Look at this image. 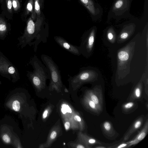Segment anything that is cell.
<instances>
[{
    "label": "cell",
    "instance_id": "d6a6232c",
    "mask_svg": "<svg viewBox=\"0 0 148 148\" xmlns=\"http://www.w3.org/2000/svg\"><path fill=\"white\" fill-rule=\"evenodd\" d=\"M3 0H0V3H1V4H2V3H3Z\"/></svg>",
    "mask_w": 148,
    "mask_h": 148
},
{
    "label": "cell",
    "instance_id": "4dcf8cb0",
    "mask_svg": "<svg viewBox=\"0 0 148 148\" xmlns=\"http://www.w3.org/2000/svg\"><path fill=\"white\" fill-rule=\"evenodd\" d=\"M98 145L97 146H96L95 147V148H105L107 147H106L102 145Z\"/></svg>",
    "mask_w": 148,
    "mask_h": 148
},
{
    "label": "cell",
    "instance_id": "7402d4cb",
    "mask_svg": "<svg viewBox=\"0 0 148 148\" xmlns=\"http://www.w3.org/2000/svg\"><path fill=\"white\" fill-rule=\"evenodd\" d=\"M13 10L17 13L19 12L21 8L20 3L19 0H12Z\"/></svg>",
    "mask_w": 148,
    "mask_h": 148
},
{
    "label": "cell",
    "instance_id": "ffe728a7",
    "mask_svg": "<svg viewBox=\"0 0 148 148\" xmlns=\"http://www.w3.org/2000/svg\"><path fill=\"white\" fill-rule=\"evenodd\" d=\"M119 59L121 61L127 60L129 58L128 53L125 51H121L119 52L118 54Z\"/></svg>",
    "mask_w": 148,
    "mask_h": 148
},
{
    "label": "cell",
    "instance_id": "f1b7e54d",
    "mask_svg": "<svg viewBox=\"0 0 148 148\" xmlns=\"http://www.w3.org/2000/svg\"><path fill=\"white\" fill-rule=\"evenodd\" d=\"M128 34L126 32H123L120 35V37L121 39H125L128 36Z\"/></svg>",
    "mask_w": 148,
    "mask_h": 148
},
{
    "label": "cell",
    "instance_id": "603a6c76",
    "mask_svg": "<svg viewBox=\"0 0 148 148\" xmlns=\"http://www.w3.org/2000/svg\"><path fill=\"white\" fill-rule=\"evenodd\" d=\"M61 111L64 115H65L67 113H71L72 110L68 105L65 103L61 105Z\"/></svg>",
    "mask_w": 148,
    "mask_h": 148
},
{
    "label": "cell",
    "instance_id": "484cf974",
    "mask_svg": "<svg viewBox=\"0 0 148 148\" xmlns=\"http://www.w3.org/2000/svg\"><path fill=\"white\" fill-rule=\"evenodd\" d=\"M113 147L116 148H128V144L127 142L123 143L116 145V146L114 147Z\"/></svg>",
    "mask_w": 148,
    "mask_h": 148
},
{
    "label": "cell",
    "instance_id": "9a60e30c",
    "mask_svg": "<svg viewBox=\"0 0 148 148\" xmlns=\"http://www.w3.org/2000/svg\"><path fill=\"white\" fill-rule=\"evenodd\" d=\"M142 91V84L140 83L134 88L130 96L129 101H134L140 99L141 97Z\"/></svg>",
    "mask_w": 148,
    "mask_h": 148
},
{
    "label": "cell",
    "instance_id": "52a82bcc",
    "mask_svg": "<svg viewBox=\"0 0 148 148\" xmlns=\"http://www.w3.org/2000/svg\"><path fill=\"white\" fill-rule=\"evenodd\" d=\"M148 132V119H147L144 125L136 136L133 139L126 142L128 148L136 145L143 140L147 135Z\"/></svg>",
    "mask_w": 148,
    "mask_h": 148
},
{
    "label": "cell",
    "instance_id": "8992f818",
    "mask_svg": "<svg viewBox=\"0 0 148 148\" xmlns=\"http://www.w3.org/2000/svg\"><path fill=\"white\" fill-rule=\"evenodd\" d=\"M85 94L99 108L103 110V97L101 89L97 87L88 90L86 91Z\"/></svg>",
    "mask_w": 148,
    "mask_h": 148
},
{
    "label": "cell",
    "instance_id": "4fadbf2b",
    "mask_svg": "<svg viewBox=\"0 0 148 148\" xmlns=\"http://www.w3.org/2000/svg\"><path fill=\"white\" fill-rule=\"evenodd\" d=\"M1 4L3 15L8 19H12L13 13L12 0H3Z\"/></svg>",
    "mask_w": 148,
    "mask_h": 148
},
{
    "label": "cell",
    "instance_id": "6da1fadb",
    "mask_svg": "<svg viewBox=\"0 0 148 148\" xmlns=\"http://www.w3.org/2000/svg\"><path fill=\"white\" fill-rule=\"evenodd\" d=\"M29 64L33 70L27 71L26 76L36 90L40 92L46 88L47 80L50 79L49 71L35 55L30 60Z\"/></svg>",
    "mask_w": 148,
    "mask_h": 148
},
{
    "label": "cell",
    "instance_id": "9c48e42d",
    "mask_svg": "<svg viewBox=\"0 0 148 148\" xmlns=\"http://www.w3.org/2000/svg\"><path fill=\"white\" fill-rule=\"evenodd\" d=\"M143 121L144 118L143 116L136 119L125 134L123 140L125 141L128 140L133 134L139 129L142 125Z\"/></svg>",
    "mask_w": 148,
    "mask_h": 148
},
{
    "label": "cell",
    "instance_id": "5b68a950",
    "mask_svg": "<svg viewBox=\"0 0 148 148\" xmlns=\"http://www.w3.org/2000/svg\"><path fill=\"white\" fill-rule=\"evenodd\" d=\"M54 39L60 47L68 52L77 56L81 54L79 46L72 44L62 37L56 36Z\"/></svg>",
    "mask_w": 148,
    "mask_h": 148
},
{
    "label": "cell",
    "instance_id": "83f0119b",
    "mask_svg": "<svg viewBox=\"0 0 148 148\" xmlns=\"http://www.w3.org/2000/svg\"><path fill=\"white\" fill-rule=\"evenodd\" d=\"M123 3V1L122 0L117 1L115 4V7L116 8H119L122 6Z\"/></svg>",
    "mask_w": 148,
    "mask_h": 148
},
{
    "label": "cell",
    "instance_id": "ba28073f",
    "mask_svg": "<svg viewBox=\"0 0 148 148\" xmlns=\"http://www.w3.org/2000/svg\"><path fill=\"white\" fill-rule=\"evenodd\" d=\"M60 127L59 125L54 126L50 132L46 142L44 144L41 145L39 147H50L58 136L60 132Z\"/></svg>",
    "mask_w": 148,
    "mask_h": 148
},
{
    "label": "cell",
    "instance_id": "ac0fdd59",
    "mask_svg": "<svg viewBox=\"0 0 148 148\" xmlns=\"http://www.w3.org/2000/svg\"><path fill=\"white\" fill-rule=\"evenodd\" d=\"M78 140L75 143L70 144V146L72 147L76 148H89L86 144L81 140L78 138Z\"/></svg>",
    "mask_w": 148,
    "mask_h": 148
},
{
    "label": "cell",
    "instance_id": "4316f807",
    "mask_svg": "<svg viewBox=\"0 0 148 148\" xmlns=\"http://www.w3.org/2000/svg\"><path fill=\"white\" fill-rule=\"evenodd\" d=\"M50 109L49 107H48L44 110L42 115V117L43 119H45L47 116L50 112Z\"/></svg>",
    "mask_w": 148,
    "mask_h": 148
},
{
    "label": "cell",
    "instance_id": "1f68e13d",
    "mask_svg": "<svg viewBox=\"0 0 148 148\" xmlns=\"http://www.w3.org/2000/svg\"><path fill=\"white\" fill-rule=\"evenodd\" d=\"M64 90L65 91V92H69V91L67 89V88H64Z\"/></svg>",
    "mask_w": 148,
    "mask_h": 148
},
{
    "label": "cell",
    "instance_id": "f546056e",
    "mask_svg": "<svg viewBox=\"0 0 148 148\" xmlns=\"http://www.w3.org/2000/svg\"><path fill=\"white\" fill-rule=\"evenodd\" d=\"M108 38L110 40H112L113 38V34L111 32H109L108 34Z\"/></svg>",
    "mask_w": 148,
    "mask_h": 148
},
{
    "label": "cell",
    "instance_id": "3957f363",
    "mask_svg": "<svg viewBox=\"0 0 148 148\" xmlns=\"http://www.w3.org/2000/svg\"><path fill=\"white\" fill-rule=\"evenodd\" d=\"M0 75L13 83L20 79L17 69L0 51Z\"/></svg>",
    "mask_w": 148,
    "mask_h": 148
},
{
    "label": "cell",
    "instance_id": "44dd1931",
    "mask_svg": "<svg viewBox=\"0 0 148 148\" xmlns=\"http://www.w3.org/2000/svg\"><path fill=\"white\" fill-rule=\"evenodd\" d=\"M136 104L134 101H129L123 105V110L125 111H127L131 110L135 106Z\"/></svg>",
    "mask_w": 148,
    "mask_h": 148
},
{
    "label": "cell",
    "instance_id": "cb8c5ba5",
    "mask_svg": "<svg viewBox=\"0 0 148 148\" xmlns=\"http://www.w3.org/2000/svg\"><path fill=\"white\" fill-rule=\"evenodd\" d=\"M33 0H29L26 6V14H28L29 12H32L33 10Z\"/></svg>",
    "mask_w": 148,
    "mask_h": 148
},
{
    "label": "cell",
    "instance_id": "e0dca14e",
    "mask_svg": "<svg viewBox=\"0 0 148 148\" xmlns=\"http://www.w3.org/2000/svg\"><path fill=\"white\" fill-rule=\"evenodd\" d=\"M81 2L92 14L95 13V10L93 3L91 0H80Z\"/></svg>",
    "mask_w": 148,
    "mask_h": 148
},
{
    "label": "cell",
    "instance_id": "30bf717a",
    "mask_svg": "<svg viewBox=\"0 0 148 148\" xmlns=\"http://www.w3.org/2000/svg\"><path fill=\"white\" fill-rule=\"evenodd\" d=\"M11 30V25L1 14H0V39L4 40Z\"/></svg>",
    "mask_w": 148,
    "mask_h": 148
},
{
    "label": "cell",
    "instance_id": "7a4b0ae2",
    "mask_svg": "<svg viewBox=\"0 0 148 148\" xmlns=\"http://www.w3.org/2000/svg\"><path fill=\"white\" fill-rule=\"evenodd\" d=\"M41 60L48 69L50 74L49 91L55 90L57 92H62L64 85L59 67L51 57L45 54L41 55Z\"/></svg>",
    "mask_w": 148,
    "mask_h": 148
},
{
    "label": "cell",
    "instance_id": "d6986e66",
    "mask_svg": "<svg viewBox=\"0 0 148 148\" xmlns=\"http://www.w3.org/2000/svg\"><path fill=\"white\" fill-rule=\"evenodd\" d=\"M1 138L5 143L8 144L12 143V137L10 133L3 132L1 135Z\"/></svg>",
    "mask_w": 148,
    "mask_h": 148
},
{
    "label": "cell",
    "instance_id": "2e32d148",
    "mask_svg": "<svg viewBox=\"0 0 148 148\" xmlns=\"http://www.w3.org/2000/svg\"><path fill=\"white\" fill-rule=\"evenodd\" d=\"M72 116L74 119L78 123L80 130L81 131H83L85 128V124L82 118L77 113H73Z\"/></svg>",
    "mask_w": 148,
    "mask_h": 148
},
{
    "label": "cell",
    "instance_id": "5bb4252c",
    "mask_svg": "<svg viewBox=\"0 0 148 148\" xmlns=\"http://www.w3.org/2000/svg\"><path fill=\"white\" fill-rule=\"evenodd\" d=\"M102 127L103 133L108 137H112L116 134V132L111 123L109 121L104 122L102 123Z\"/></svg>",
    "mask_w": 148,
    "mask_h": 148
},
{
    "label": "cell",
    "instance_id": "7c38bea8",
    "mask_svg": "<svg viewBox=\"0 0 148 148\" xmlns=\"http://www.w3.org/2000/svg\"><path fill=\"white\" fill-rule=\"evenodd\" d=\"M78 138L85 144L89 148H91V146L95 145L103 144L102 143L97 140L96 139L87 135L85 134L82 133L81 132H79L78 134Z\"/></svg>",
    "mask_w": 148,
    "mask_h": 148
},
{
    "label": "cell",
    "instance_id": "8fae6325",
    "mask_svg": "<svg viewBox=\"0 0 148 148\" xmlns=\"http://www.w3.org/2000/svg\"><path fill=\"white\" fill-rule=\"evenodd\" d=\"M82 103L85 107L95 113L99 114L102 110L86 94L82 99Z\"/></svg>",
    "mask_w": 148,
    "mask_h": 148
},
{
    "label": "cell",
    "instance_id": "d4e9b609",
    "mask_svg": "<svg viewBox=\"0 0 148 148\" xmlns=\"http://www.w3.org/2000/svg\"><path fill=\"white\" fill-rule=\"evenodd\" d=\"M35 10L38 14L39 15L40 13V6L39 3V0H35Z\"/></svg>",
    "mask_w": 148,
    "mask_h": 148
},
{
    "label": "cell",
    "instance_id": "277c9868",
    "mask_svg": "<svg viewBox=\"0 0 148 148\" xmlns=\"http://www.w3.org/2000/svg\"><path fill=\"white\" fill-rule=\"evenodd\" d=\"M92 73L91 70L82 68L77 74L73 76L69 75L68 80L70 88L75 91L83 84L91 82L93 78Z\"/></svg>",
    "mask_w": 148,
    "mask_h": 148
}]
</instances>
